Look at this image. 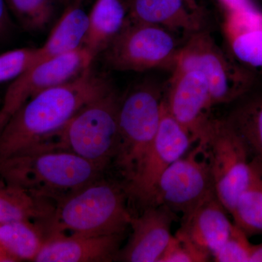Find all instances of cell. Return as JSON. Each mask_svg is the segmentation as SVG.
Returning a JSON list of instances; mask_svg holds the SVG:
<instances>
[{"mask_svg": "<svg viewBox=\"0 0 262 262\" xmlns=\"http://www.w3.org/2000/svg\"><path fill=\"white\" fill-rule=\"evenodd\" d=\"M113 88L90 67L73 80L33 96L0 131V160L48 140L81 108Z\"/></svg>", "mask_w": 262, "mask_h": 262, "instance_id": "cell-1", "label": "cell"}, {"mask_svg": "<svg viewBox=\"0 0 262 262\" xmlns=\"http://www.w3.org/2000/svg\"><path fill=\"white\" fill-rule=\"evenodd\" d=\"M105 171L75 153L39 146L0 160V178L55 204Z\"/></svg>", "mask_w": 262, "mask_h": 262, "instance_id": "cell-2", "label": "cell"}, {"mask_svg": "<svg viewBox=\"0 0 262 262\" xmlns=\"http://www.w3.org/2000/svg\"><path fill=\"white\" fill-rule=\"evenodd\" d=\"M123 183L101 178L56 203L51 219L44 225L46 234L86 236L124 234L133 215Z\"/></svg>", "mask_w": 262, "mask_h": 262, "instance_id": "cell-3", "label": "cell"}, {"mask_svg": "<svg viewBox=\"0 0 262 262\" xmlns=\"http://www.w3.org/2000/svg\"><path fill=\"white\" fill-rule=\"evenodd\" d=\"M120 100L113 88L86 104L44 141L48 149L71 151L106 170L117 152Z\"/></svg>", "mask_w": 262, "mask_h": 262, "instance_id": "cell-4", "label": "cell"}, {"mask_svg": "<svg viewBox=\"0 0 262 262\" xmlns=\"http://www.w3.org/2000/svg\"><path fill=\"white\" fill-rule=\"evenodd\" d=\"M164 94L158 84L144 82L121 96L118 144L113 164L124 185L139 172L152 144L160 125Z\"/></svg>", "mask_w": 262, "mask_h": 262, "instance_id": "cell-5", "label": "cell"}, {"mask_svg": "<svg viewBox=\"0 0 262 262\" xmlns=\"http://www.w3.org/2000/svg\"><path fill=\"white\" fill-rule=\"evenodd\" d=\"M173 69L203 74L209 85L213 106L237 99L249 91L254 80L253 73L228 58L203 30L191 34L182 45Z\"/></svg>", "mask_w": 262, "mask_h": 262, "instance_id": "cell-6", "label": "cell"}, {"mask_svg": "<svg viewBox=\"0 0 262 262\" xmlns=\"http://www.w3.org/2000/svg\"><path fill=\"white\" fill-rule=\"evenodd\" d=\"M173 32L160 26L136 23L127 18L125 25L103 51L111 68L122 72L173 70L179 50Z\"/></svg>", "mask_w": 262, "mask_h": 262, "instance_id": "cell-7", "label": "cell"}, {"mask_svg": "<svg viewBox=\"0 0 262 262\" xmlns=\"http://www.w3.org/2000/svg\"><path fill=\"white\" fill-rule=\"evenodd\" d=\"M198 142L206 150L217 196L231 214L251 178L247 147L227 119L212 118Z\"/></svg>", "mask_w": 262, "mask_h": 262, "instance_id": "cell-8", "label": "cell"}, {"mask_svg": "<svg viewBox=\"0 0 262 262\" xmlns=\"http://www.w3.org/2000/svg\"><path fill=\"white\" fill-rule=\"evenodd\" d=\"M211 165L201 143L170 165L160 176L149 203L187 215L215 192Z\"/></svg>", "mask_w": 262, "mask_h": 262, "instance_id": "cell-9", "label": "cell"}, {"mask_svg": "<svg viewBox=\"0 0 262 262\" xmlns=\"http://www.w3.org/2000/svg\"><path fill=\"white\" fill-rule=\"evenodd\" d=\"M96 56L82 46L26 70L8 86L0 103V131L31 98L78 77L91 67Z\"/></svg>", "mask_w": 262, "mask_h": 262, "instance_id": "cell-10", "label": "cell"}, {"mask_svg": "<svg viewBox=\"0 0 262 262\" xmlns=\"http://www.w3.org/2000/svg\"><path fill=\"white\" fill-rule=\"evenodd\" d=\"M192 143V136L170 115L163 98L160 125L152 144L139 172L125 185L129 199L143 209L147 208L160 176L187 152Z\"/></svg>", "mask_w": 262, "mask_h": 262, "instance_id": "cell-11", "label": "cell"}, {"mask_svg": "<svg viewBox=\"0 0 262 262\" xmlns=\"http://www.w3.org/2000/svg\"><path fill=\"white\" fill-rule=\"evenodd\" d=\"M164 102L169 113L198 142L211 121L212 103L208 82L196 70L173 69Z\"/></svg>", "mask_w": 262, "mask_h": 262, "instance_id": "cell-12", "label": "cell"}, {"mask_svg": "<svg viewBox=\"0 0 262 262\" xmlns=\"http://www.w3.org/2000/svg\"><path fill=\"white\" fill-rule=\"evenodd\" d=\"M177 213L165 206L144 208L139 216H132V233L116 260L124 262H160L171 239L172 224Z\"/></svg>", "mask_w": 262, "mask_h": 262, "instance_id": "cell-13", "label": "cell"}, {"mask_svg": "<svg viewBox=\"0 0 262 262\" xmlns=\"http://www.w3.org/2000/svg\"><path fill=\"white\" fill-rule=\"evenodd\" d=\"M124 234L86 236L57 232L48 234L36 262L115 261Z\"/></svg>", "mask_w": 262, "mask_h": 262, "instance_id": "cell-14", "label": "cell"}, {"mask_svg": "<svg viewBox=\"0 0 262 262\" xmlns=\"http://www.w3.org/2000/svg\"><path fill=\"white\" fill-rule=\"evenodd\" d=\"M227 213L215 191L192 211L183 215L177 233L211 257L225 244L233 229L234 224Z\"/></svg>", "mask_w": 262, "mask_h": 262, "instance_id": "cell-15", "label": "cell"}, {"mask_svg": "<svg viewBox=\"0 0 262 262\" xmlns=\"http://www.w3.org/2000/svg\"><path fill=\"white\" fill-rule=\"evenodd\" d=\"M232 58L253 73H262V12L251 3L225 11L223 24Z\"/></svg>", "mask_w": 262, "mask_h": 262, "instance_id": "cell-16", "label": "cell"}, {"mask_svg": "<svg viewBox=\"0 0 262 262\" xmlns=\"http://www.w3.org/2000/svg\"><path fill=\"white\" fill-rule=\"evenodd\" d=\"M127 19L153 24L172 32L188 34L202 30L200 11L191 9L184 0H127Z\"/></svg>", "mask_w": 262, "mask_h": 262, "instance_id": "cell-17", "label": "cell"}, {"mask_svg": "<svg viewBox=\"0 0 262 262\" xmlns=\"http://www.w3.org/2000/svg\"><path fill=\"white\" fill-rule=\"evenodd\" d=\"M81 2L82 0H76L65 10L46 43L37 48L31 67L83 46L89 30V18Z\"/></svg>", "mask_w": 262, "mask_h": 262, "instance_id": "cell-18", "label": "cell"}, {"mask_svg": "<svg viewBox=\"0 0 262 262\" xmlns=\"http://www.w3.org/2000/svg\"><path fill=\"white\" fill-rule=\"evenodd\" d=\"M127 17L125 0H96L89 14V30L83 46L97 56L122 30Z\"/></svg>", "mask_w": 262, "mask_h": 262, "instance_id": "cell-19", "label": "cell"}, {"mask_svg": "<svg viewBox=\"0 0 262 262\" xmlns=\"http://www.w3.org/2000/svg\"><path fill=\"white\" fill-rule=\"evenodd\" d=\"M56 204L0 178V225L19 220L46 224Z\"/></svg>", "mask_w": 262, "mask_h": 262, "instance_id": "cell-20", "label": "cell"}, {"mask_svg": "<svg viewBox=\"0 0 262 262\" xmlns=\"http://www.w3.org/2000/svg\"><path fill=\"white\" fill-rule=\"evenodd\" d=\"M47 237L42 223L19 220L0 225V248L16 261H34Z\"/></svg>", "mask_w": 262, "mask_h": 262, "instance_id": "cell-21", "label": "cell"}, {"mask_svg": "<svg viewBox=\"0 0 262 262\" xmlns=\"http://www.w3.org/2000/svg\"><path fill=\"white\" fill-rule=\"evenodd\" d=\"M251 178L233 211L234 225L248 237L262 234V165L251 160Z\"/></svg>", "mask_w": 262, "mask_h": 262, "instance_id": "cell-22", "label": "cell"}, {"mask_svg": "<svg viewBox=\"0 0 262 262\" xmlns=\"http://www.w3.org/2000/svg\"><path fill=\"white\" fill-rule=\"evenodd\" d=\"M227 120L244 141L250 156L262 165V95L241 103Z\"/></svg>", "mask_w": 262, "mask_h": 262, "instance_id": "cell-23", "label": "cell"}, {"mask_svg": "<svg viewBox=\"0 0 262 262\" xmlns=\"http://www.w3.org/2000/svg\"><path fill=\"white\" fill-rule=\"evenodd\" d=\"M5 3L10 13L28 32L43 30L56 11V0H5Z\"/></svg>", "mask_w": 262, "mask_h": 262, "instance_id": "cell-24", "label": "cell"}, {"mask_svg": "<svg viewBox=\"0 0 262 262\" xmlns=\"http://www.w3.org/2000/svg\"><path fill=\"white\" fill-rule=\"evenodd\" d=\"M37 48H19L0 54V83L13 80L30 68Z\"/></svg>", "mask_w": 262, "mask_h": 262, "instance_id": "cell-25", "label": "cell"}, {"mask_svg": "<svg viewBox=\"0 0 262 262\" xmlns=\"http://www.w3.org/2000/svg\"><path fill=\"white\" fill-rule=\"evenodd\" d=\"M253 246L248 241V236L234 224L228 239L213 257L215 261L219 262L250 261Z\"/></svg>", "mask_w": 262, "mask_h": 262, "instance_id": "cell-26", "label": "cell"}, {"mask_svg": "<svg viewBox=\"0 0 262 262\" xmlns=\"http://www.w3.org/2000/svg\"><path fill=\"white\" fill-rule=\"evenodd\" d=\"M210 258L187 239L176 233L170 239L160 262H206L209 261Z\"/></svg>", "mask_w": 262, "mask_h": 262, "instance_id": "cell-27", "label": "cell"}, {"mask_svg": "<svg viewBox=\"0 0 262 262\" xmlns=\"http://www.w3.org/2000/svg\"><path fill=\"white\" fill-rule=\"evenodd\" d=\"M13 28V21L5 0H0V40L8 36Z\"/></svg>", "mask_w": 262, "mask_h": 262, "instance_id": "cell-28", "label": "cell"}, {"mask_svg": "<svg viewBox=\"0 0 262 262\" xmlns=\"http://www.w3.org/2000/svg\"><path fill=\"white\" fill-rule=\"evenodd\" d=\"M218 1L220 2L225 11L236 9L249 3L248 0H218Z\"/></svg>", "mask_w": 262, "mask_h": 262, "instance_id": "cell-29", "label": "cell"}, {"mask_svg": "<svg viewBox=\"0 0 262 262\" xmlns=\"http://www.w3.org/2000/svg\"><path fill=\"white\" fill-rule=\"evenodd\" d=\"M250 261H262V243L256 246L253 245Z\"/></svg>", "mask_w": 262, "mask_h": 262, "instance_id": "cell-30", "label": "cell"}, {"mask_svg": "<svg viewBox=\"0 0 262 262\" xmlns=\"http://www.w3.org/2000/svg\"><path fill=\"white\" fill-rule=\"evenodd\" d=\"M186 3L188 5V6L191 8V9L196 10V11H200L199 5L196 3V0H184Z\"/></svg>", "mask_w": 262, "mask_h": 262, "instance_id": "cell-31", "label": "cell"}, {"mask_svg": "<svg viewBox=\"0 0 262 262\" xmlns=\"http://www.w3.org/2000/svg\"><path fill=\"white\" fill-rule=\"evenodd\" d=\"M0 103H1V101H0Z\"/></svg>", "mask_w": 262, "mask_h": 262, "instance_id": "cell-32", "label": "cell"}]
</instances>
